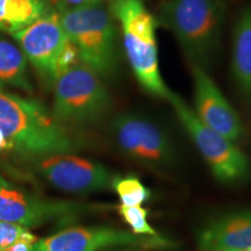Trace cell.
<instances>
[{"label":"cell","instance_id":"5","mask_svg":"<svg viewBox=\"0 0 251 251\" xmlns=\"http://www.w3.org/2000/svg\"><path fill=\"white\" fill-rule=\"evenodd\" d=\"M52 89L51 112L65 127L93 125L111 109L112 97L102 78L80 61L63 71Z\"/></svg>","mask_w":251,"mask_h":251},{"label":"cell","instance_id":"17","mask_svg":"<svg viewBox=\"0 0 251 251\" xmlns=\"http://www.w3.org/2000/svg\"><path fill=\"white\" fill-rule=\"evenodd\" d=\"M112 190L117 193L122 206H141L151 197V192L135 175H115Z\"/></svg>","mask_w":251,"mask_h":251},{"label":"cell","instance_id":"11","mask_svg":"<svg viewBox=\"0 0 251 251\" xmlns=\"http://www.w3.org/2000/svg\"><path fill=\"white\" fill-rule=\"evenodd\" d=\"M35 169L47 183L59 191L87 194L108 190L115 175L98 162L74 153H54L37 158Z\"/></svg>","mask_w":251,"mask_h":251},{"label":"cell","instance_id":"19","mask_svg":"<svg viewBox=\"0 0 251 251\" xmlns=\"http://www.w3.org/2000/svg\"><path fill=\"white\" fill-rule=\"evenodd\" d=\"M18 241H26L35 244L39 240L24 226L0 221V251H5Z\"/></svg>","mask_w":251,"mask_h":251},{"label":"cell","instance_id":"21","mask_svg":"<svg viewBox=\"0 0 251 251\" xmlns=\"http://www.w3.org/2000/svg\"><path fill=\"white\" fill-rule=\"evenodd\" d=\"M35 244L26 242V241H18L17 243H14L13 246L7 248L5 251H35L34 250L35 249Z\"/></svg>","mask_w":251,"mask_h":251},{"label":"cell","instance_id":"3","mask_svg":"<svg viewBox=\"0 0 251 251\" xmlns=\"http://www.w3.org/2000/svg\"><path fill=\"white\" fill-rule=\"evenodd\" d=\"M108 7L121 30L126 58L137 83L150 96L168 101L172 91L159 69L156 18L143 0H109Z\"/></svg>","mask_w":251,"mask_h":251},{"label":"cell","instance_id":"10","mask_svg":"<svg viewBox=\"0 0 251 251\" xmlns=\"http://www.w3.org/2000/svg\"><path fill=\"white\" fill-rule=\"evenodd\" d=\"M89 209L85 203L29 193L0 175V221L33 228L55 220L75 219Z\"/></svg>","mask_w":251,"mask_h":251},{"label":"cell","instance_id":"1","mask_svg":"<svg viewBox=\"0 0 251 251\" xmlns=\"http://www.w3.org/2000/svg\"><path fill=\"white\" fill-rule=\"evenodd\" d=\"M78 148L67 127L42 102L0 91V152L41 158Z\"/></svg>","mask_w":251,"mask_h":251},{"label":"cell","instance_id":"22","mask_svg":"<svg viewBox=\"0 0 251 251\" xmlns=\"http://www.w3.org/2000/svg\"><path fill=\"white\" fill-rule=\"evenodd\" d=\"M118 251H143L142 249H135V248H125L124 250H118Z\"/></svg>","mask_w":251,"mask_h":251},{"label":"cell","instance_id":"18","mask_svg":"<svg viewBox=\"0 0 251 251\" xmlns=\"http://www.w3.org/2000/svg\"><path fill=\"white\" fill-rule=\"evenodd\" d=\"M118 213L129 226L130 231L141 236H159L148 222L149 211L142 206H118Z\"/></svg>","mask_w":251,"mask_h":251},{"label":"cell","instance_id":"12","mask_svg":"<svg viewBox=\"0 0 251 251\" xmlns=\"http://www.w3.org/2000/svg\"><path fill=\"white\" fill-rule=\"evenodd\" d=\"M191 69L194 92V108L192 109L197 118L216 133L236 142L244 134L240 115L205 69L197 65H191Z\"/></svg>","mask_w":251,"mask_h":251},{"label":"cell","instance_id":"7","mask_svg":"<svg viewBox=\"0 0 251 251\" xmlns=\"http://www.w3.org/2000/svg\"><path fill=\"white\" fill-rule=\"evenodd\" d=\"M213 177L225 185L243 184L250 178V164L235 142L216 133L197 118L185 100L172 92L168 100Z\"/></svg>","mask_w":251,"mask_h":251},{"label":"cell","instance_id":"4","mask_svg":"<svg viewBox=\"0 0 251 251\" xmlns=\"http://www.w3.org/2000/svg\"><path fill=\"white\" fill-rule=\"evenodd\" d=\"M59 18L80 62L101 78L113 76L120 63L119 27L108 6L100 4L69 9L61 12Z\"/></svg>","mask_w":251,"mask_h":251},{"label":"cell","instance_id":"8","mask_svg":"<svg viewBox=\"0 0 251 251\" xmlns=\"http://www.w3.org/2000/svg\"><path fill=\"white\" fill-rule=\"evenodd\" d=\"M12 36L28 62L50 86L63 71L80 61L62 26L58 12L49 11Z\"/></svg>","mask_w":251,"mask_h":251},{"label":"cell","instance_id":"20","mask_svg":"<svg viewBox=\"0 0 251 251\" xmlns=\"http://www.w3.org/2000/svg\"><path fill=\"white\" fill-rule=\"evenodd\" d=\"M51 1L54 2L55 6L58 9V12L61 13V12L69 11V9L85 7V6L106 4V1H109V0H51Z\"/></svg>","mask_w":251,"mask_h":251},{"label":"cell","instance_id":"2","mask_svg":"<svg viewBox=\"0 0 251 251\" xmlns=\"http://www.w3.org/2000/svg\"><path fill=\"white\" fill-rule=\"evenodd\" d=\"M225 13L224 0H166L156 20L174 34L190 64L207 71L219 55Z\"/></svg>","mask_w":251,"mask_h":251},{"label":"cell","instance_id":"9","mask_svg":"<svg viewBox=\"0 0 251 251\" xmlns=\"http://www.w3.org/2000/svg\"><path fill=\"white\" fill-rule=\"evenodd\" d=\"M175 241L162 235L141 236L133 231L108 227H71L37 241L35 251H101L112 248H135L142 250L172 249Z\"/></svg>","mask_w":251,"mask_h":251},{"label":"cell","instance_id":"15","mask_svg":"<svg viewBox=\"0 0 251 251\" xmlns=\"http://www.w3.org/2000/svg\"><path fill=\"white\" fill-rule=\"evenodd\" d=\"M0 87L33 90L28 77V59L20 47L0 37Z\"/></svg>","mask_w":251,"mask_h":251},{"label":"cell","instance_id":"14","mask_svg":"<svg viewBox=\"0 0 251 251\" xmlns=\"http://www.w3.org/2000/svg\"><path fill=\"white\" fill-rule=\"evenodd\" d=\"M231 75L240 93L251 103V7L243 8L235 23Z\"/></svg>","mask_w":251,"mask_h":251},{"label":"cell","instance_id":"16","mask_svg":"<svg viewBox=\"0 0 251 251\" xmlns=\"http://www.w3.org/2000/svg\"><path fill=\"white\" fill-rule=\"evenodd\" d=\"M48 12L45 0H0V31L13 35Z\"/></svg>","mask_w":251,"mask_h":251},{"label":"cell","instance_id":"23","mask_svg":"<svg viewBox=\"0 0 251 251\" xmlns=\"http://www.w3.org/2000/svg\"><path fill=\"white\" fill-rule=\"evenodd\" d=\"M231 251H251V248H250V249H243V250H231Z\"/></svg>","mask_w":251,"mask_h":251},{"label":"cell","instance_id":"6","mask_svg":"<svg viewBox=\"0 0 251 251\" xmlns=\"http://www.w3.org/2000/svg\"><path fill=\"white\" fill-rule=\"evenodd\" d=\"M109 133L122 155L150 170H170L178 161L177 149L165 128L143 113L129 111L117 115Z\"/></svg>","mask_w":251,"mask_h":251},{"label":"cell","instance_id":"13","mask_svg":"<svg viewBox=\"0 0 251 251\" xmlns=\"http://www.w3.org/2000/svg\"><path fill=\"white\" fill-rule=\"evenodd\" d=\"M199 251H231L251 248V207L209 219L197 230Z\"/></svg>","mask_w":251,"mask_h":251},{"label":"cell","instance_id":"24","mask_svg":"<svg viewBox=\"0 0 251 251\" xmlns=\"http://www.w3.org/2000/svg\"><path fill=\"white\" fill-rule=\"evenodd\" d=\"M45 1H48V0H45Z\"/></svg>","mask_w":251,"mask_h":251}]
</instances>
